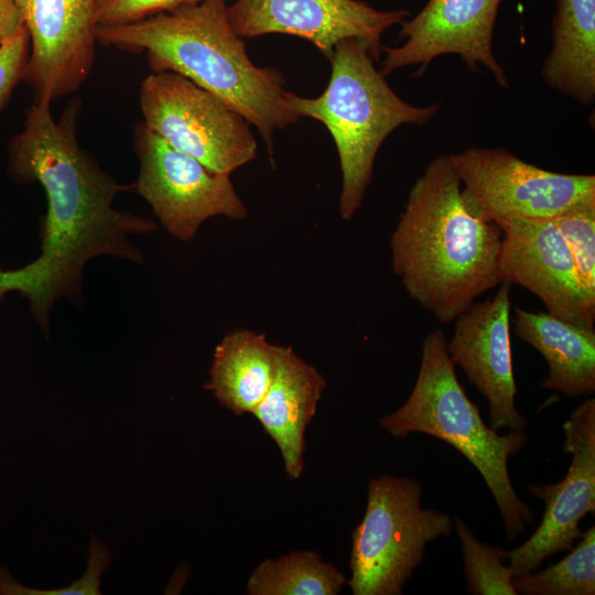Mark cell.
Returning <instances> with one entry per match:
<instances>
[{
    "instance_id": "cell-3",
    "label": "cell",
    "mask_w": 595,
    "mask_h": 595,
    "mask_svg": "<svg viewBox=\"0 0 595 595\" xmlns=\"http://www.w3.org/2000/svg\"><path fill=\"white\" fill-rule=\"evenodd\" d=\"M97 42L147 52L153 73L175 72L241 113L273 156L277 130L299 121L288 101L282 74L258 67L234 31L227 0H201L129 23L97 28Z\"/></svg>"
},
{
    "instance_id": "cell-6",
    "label": "cell",
    "mask_w": 595,
    "mask_h": 595,
    "mask_svg": "<svg viewBox=\"0 0 595 595\" xmlns=\"http://www.w3.org/2000/svg\"><path fill=\"white\" fill-rule=\"evenodd\" d=\"M422 485L382 475L368 483L367 507L351 534L348 585L354 595H400L422 564L425 548L451 536L454 519L421 506Z\"/></svg>"
},
{
    "instance_id": "cell-1",
    "label": "cell",
    "mask_w": 595,
    "mask_h": 595,
    "mask_svg": "<svg viewBox=\"0 0 595 595\" xmlns=\"http://www.w3.org/2000/svg\"><path fill=\"white\" fill-rule=\"evenodd\" d=\"M80 101L73 100L56 121L51 102H33L24 128L9 142V172L19 183H40L47 201L40 225L39 257L17 270L0 269V301L12 291L30 302L44 333L50 314L64 298L83 306V273L94 258L109 256L142 263L132 236L155 231L151 219L116 209V196L132 190L106 173L80 148L76 123Z\"/></svg>"
},
{
    "instance_id": "cell-5",
    "label": "cell",
    "mask_w": 595,
    "mask_h": 595,
    "mask_svg": "<svg viewBox=\"0 0 595 595\" xmlns=\"http://www.w3.org/2000/svg\"><path fill=\"white\" fill-rule=\"evenodd\" d=\"M328 61L332 72L323 94L307 98L288 91V101L300 118L317 120L329 131L342 172L338 209L349 220L363 204L383 141L402 125H426L440 102L418 107L400 98L359 39L339 41Z\"/></svg>"
},
{
    "instance_id": "cell-10",
    "label": "cell",
    "mask_w": 595,
    "mask_h": 595,
    "mask_svg": "<svg viewBox=\"0 0 595 595\" xmlns=\"http://www.w3.org/2000/svg\"><path fill=\"white\" fill-rule=\"evenodd\" d=\"M563 450L572 455L563 479L531 484L528 491L544 504L541 523L523 543L507 550L513 576L540 567L551 555L570 551L583 534L581 521L595 510V399L587 398L563 424Z\"/></svg>"
},
{
    "instance_id": "cell-9",
    "label": "cell",
    "mask_w": 595,
    "mask_h": 595,
    "mask_svg": "<svg viewBox=\"0 0 595 595\" xmlns=\"http://www.w3.org/2000/svg\"><path fill=\"white\" fill-rule=\"evenodd\" d=\"M134 149L140 167L132 190L148 202L173 238L192 240L203 223L215 216L248 217L230 174L173 149L143 121L134 128Z\"/></svg>"
},
{
    "instance_id": "cell-14",
    "label": "cell",
    "mask_w": 595,
    "mask_h": 595,
    "mask_svg": "<svg viewBox=\"0 0 595 595\" xmlns=\"http://www.w3.org/2000/svg\"><path fill=\"white\" fill-rule=\"evenodd\" d=\"M511 284L502 281L494 296L473 302L455 318L447 353L488 401L489 426L526 430L516 408L517 387L510 339Z\"/></svg>"
},
{
    "instance_id": "cell-25",
    "label": "cell",
    "mask_w": 595,
    "mask_h": 595,
    "mask_svg": "<svg viewBox=\"0 0 595 595\" xmlns=\"http://www.w3.org/2000/svg\"><path fill=\"white\" fill-rule=\"evenodd\" d=\"M201 0H96L98 26L137 21Z\"/></svg>"
},
{
    "instance_id": "cell-12",
    "label": "cell",
    "mask_w": 595,
    "mask_h": 595,
    "mask_svg": "<svg viewBox=\"0 0 595 595\" xmlns=\"http://www.w3.org/2000/svg\"><path fill=\"white\" fill-rule=\"evenodd\" d=\"M502 0H429L412 18L404 20L398 33L402 44L383 47L381 74L418 66L423 76L440 56L455 54L473 72L487 68L500 87H508L504 67L493 51L494 29Z\"/></svg>"
},
{
    "instance_id": "cell-2",
    "label": "cell",
    "mask_w": 595,
    "mask_h": 595,
    "mask_svg": "<svg viewBox=\"0 0 595 595\" xmlns=\"http://www.w3.org/2000/svg\"><path fill=\"white\" fill-rule=\"evenodd\" d=\"M502 231L466 199L448 158L412 184L391 235L392 270L409 296L442 324L501 282Z\"/></svg>"
},
{
    "instance_id": "cell-8",
    "label": "cell",
    "mask_w": 595,
    "mask_h": 595,
    "mask_svg": "<svg viewBox=\"0 0 595 595\" xmlns=\"http://www.w3.org/2000/svg\"><path fill=\"white\" fill-rule=\"evenodd\" d=\"M448 158L466 199L498 225L513 219L553 218L595 202L593 174L548 171L498 147H470Z\"/></svg>"
},
{
    "instance_id": "cell-27",
    "label": "cell",
    "mask_w": 595,
    "mask_h": 595,
    "mask_svg": "<svg viewBox=\"0 0 595 595\" xmlns=\"http://www.w3.org/2000/svg\"><path fill=\"white\" fill-rule=\"evenodd\" d=\"M23 24L14 0H0V45Z\"/></svg>"
},
{
    "instance_id": "cell-22",
    "label": "cell",
    "mask_w": 595,
    "mask_h": 595,
    "mask_svg": "<svg viewBox=\"0 0 595 595\" xmlns=\"http://www.w3.org/2000/svg\"><path fill=\"white\" fill-rule=\"evenodd\" d=\"M461 541L466 577V591L474 595H517L513 573L507 561V550L478 540L461 518L454 519Z\"/></svg>"
},
{
    "instance_id": "cell-17",
    "label": "cell",
    "mask_w": 595,
    "mask_h": 595,
    "mask_svg": "<svg viewBox=\"0 0 595 595\" xmlns=\"http://www.w3.org/2000/svg\"><path fill=\"white\" fill-rule=\"evenodd\" d=\"M516 335L545 359L549 374L541 386L567 398L595 392V331L548 312L513 309Z\"/></svg>"
},
{
    "instance_id": "cell-7",
    "label": "cell",
    "mask_w": 595,
    "mask_h": 595,
    "mask_svg": "<svg viewBox=\"0 0 595 595\" xmlns=\"http://www.w3.org/2000/svg\"><path fill=\"white\" fill-rule=\"evenodd\" d=\"M140 107L149 130L217 172L231 174L257 156V141L245 117L175 72L147 76Z\"/></svg>"
},
{
    "instance_id": "cell-16",
    "label": "cell",
    "mask_w": 595,
    "mask_h": 595,
    "mask_svg": "<svg viewBox=\"0 0 595 595\" xmlns=\"http://www.w3.org/2000/svg\"><path fill=\"white\" fill-rule=\"evenodd\" d=\"M325 385L318 370L291 346L278 345L272 381L251 414L278 445L292 479L302 475L305 429L316 413Z\"/></svg>"
},
{
    "instance_id": "cell-11",
    "label": "cell",
    "mask_w": 595,
    "mask_h": 595,
    "mask_svg": "<svg viewBox=\"0 0 595 595\" xmlns=\"http://www.w3.org/2000/svg\"><path fill=\"white\" fill-rule=\"evenodd\" d=\"M409 15L404 9L381 11L359 0H235L228 6L239 37L294 35L311 42L327 60L339 41L356 37L379 62L382 34Z\"/></svg>"
},
{
    "instance_id": "cell-19",
    "label": "cell",
    "mask_w": 595,
    "mask_h": 595,
    "mask_svg": "<svg viewBox=\"0 0 595 595\" xmlns=\"http://www.w3.org/2000/svg\"><path fill=\"white\" fill-rule=\"evenodd\" d=\"M277 353L264 334L234 329L217 344L204 388L234 414L252 413L272 381Z\"/></svg>"
},
{
    "instance_id": "cell-21",
    "label": "cell",
    "mask_w": 595,
    "mask_h": 595,
    "mask_svg": "<svg viewBox=\"0 0 595 595\" xmlns=\"http://www.w3.org/2000/svg\"><path fill=\"white\" fill-rule=\"evenodd\" d=\"M562 560L540 571L512 577L518 594L594 595L595 527L583 532L578 543Z\"/></svg>"
},
{
    "instance_id": "cell-13",
    "label": "cell",
    "mask_w": 595,
    "mask_h": 595,
    "mask_svg": "<svg viewBox=\"0 0 595 595\" xmlns=\"http://www.w3.org/2000/svg\"><path fill=\"white\" fill-rule=\"evenodd\" d=\"M30 36L23 80L33 102L78 90L89 76L97 42L96 0H14Z\"/></svg>"
},
{
    "instance_id": "cell-20",
    "label": "cell",
    "mask_w": 595,
    "mask_h": 595,
    "mask_svg": "<svg viewBox=\"0 0 595 595\" xmlns=\"http://www.w3.org/2000/svg\"><path fill=\"white\" fill-rule=\"evenodd\" d=\"M345 576L313 551H295L262 561L247 583L250 595H336Z\"/></svg>"
},
{
    "instance_id": "cell-4",
    "label": "cell",
    "mask_w": 595,
    "mask_h": 595,
    "mask_svg": "<svg viewBox=\"0 0 595 595\" xmlns=\"http://www.w3.org/2000/svg\"><path fill=\"white\" fill-rule=\"evenodd\" d=\"M441 329L426 334L421 361L407 401L379 423L396 437L424 433L453 446L480 473L499 509L507 539L513 541L533 522L532 509L522 501L510 479L508 462L526 444V430L499 434L482 419L457 379L455 364Z\"/></svg>"
},
{
    "instance_id": "cell-24",
    "label": "cell",
    "mask_w": 595,
    "mask_h": 595,
    "mask_svg": "<svg viewBox=\"0 0 595 595\" xmlns=\"http://www.w3.org/2000/svg\"><path fill=\"white\" fill-rule=\"evenodd\" d=\"M110 564L109 548L91 533L87 566L80 578L61 588L37 589L20 584L7 569L0 566V595H99L101 575Z\"/></svg>"
},
{
    "instance_id": "cell-26",
    "label": "cell",
    "mask_w": 595,
    "mask_h": 595,
    "mask_svg": "<svg viewBox=\"0 0 595 595\" xmlns=\"http://www.w3.org/2000/svg\"><path fill=\"white\" fill-rule=\"evenodd\" d=\"M30 56V36L24 23L0 45V110L14 87L23 80Z\"/></svg>"
},
{
    "instance_id": "cell-23",
    "label": "cell",
    "mask_w": 595,
    "mask_h": 595,
    "mask_svg": "<svg viewBox=\"0 0 595 595\" xmlns=\"http://www.w3.org/2000/svg\"><path fill=\"white\" fill-rule=\"evenodd\" d=\"M552 220L571 251L583 299L595 311V202L573 207Z\"/></svg>"
},
{
    "instance_id": "cell-15",
    "label": "cell",
    "mask_w": 595,
    "mask_h": 595,
    "mask_svg": "<svg viewBox=\"0 0 595 595\" xmlns=\"http://www.w3.org/2000/svg\"><path fill=\"white\" fill-rule=\"evenodd\" d=\"M499 226L501 282L523 286L548 313L595 331V311L583 299L571 251L552 218L513 219Z\"/></svg>"
},
{
    "instance_id": "cell-18",
    "label": "cell",
    "mask_w": 595,
    "mask_h": 595,
    "mask_svg": "<svg viewBox=\"0 0 595 595\" xmlns=\"http://www.w3.org/2000/svg\"><path fill=\"white\" fill-rule=\"evenodd\" d=\"M541 75L552 89L582 105L595 100V0H555L552 48Z\"/></svg>"
}]
</instances>
